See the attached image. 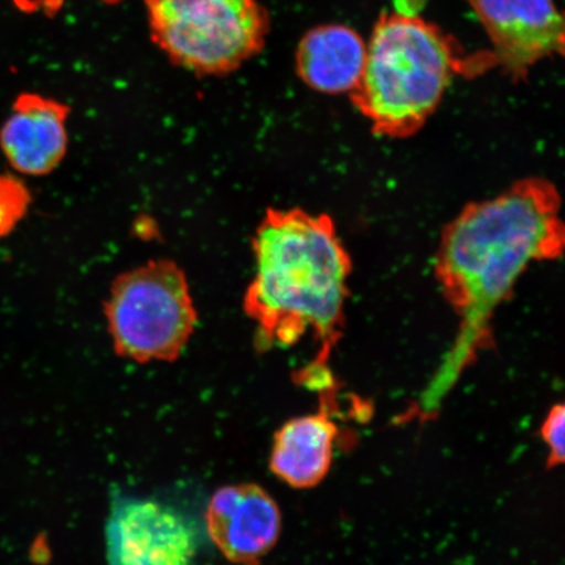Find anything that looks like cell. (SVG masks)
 <instances>
[{"instance_id": "obj_7", "label": "cell", "mask_w": 565, "mask_h": 565, "mask_svg": "<svg viewBox=\"0 0 565 565\" xmlns=\"http://www.w3.org/2000/svg\"><path fill=\"white\" fill-rule=\"evenodd\" d=\"M492 44L498 67L524 81L540 62L563 55L564 20L555 0H466Z\"/></svg>"}, {"instance_id": "obj_2", "label": "cell", "mask_w": 565, "mask_h": 565, "mask_svg": "<svg viewBox=\"0 0 565 565\" xmlns=\"http://www.w3.org/2000/svg\"><path fill=\"white\" fill-rule=\"evenodd\" d=\"M564 249L561 198L551 183L525 180L470 204L444 231L436 275L449 303L471 328L491 317L534 264Z\"/></svg>"}, {"instance_id": "obj_1", "label": "cell", "mask_w": 565, "mask_h": 565, "mask_svg": "<svg viewBox=\"0 0 565 565\" xmlns=\"http://www.w3.org/2000/svg\"><path fill=\"white\" fill-rule=\"evenodd\" d=\"M256 273L244 310L260 349L294 345L312 334L327 366L341 338L351 259L333 221L302 210H270L253 238Z\"/></svg>"}, {"instance_id": "obj_14", "label": "cell", "mask_w": 565, "mask_h": 565, "mask_svg": "<svg viewBox=\"0 0 565 565\" xmlns=\"http://www.w3.org/2000/svg\"><path fill=\"white\" fill-rule=\"evenodd\" d=\"M17 9L30 15H44L54 18L62 10L66 0H12Z\"/></svg>"}, {"instance_id": "obj_8", "label": "cell", "mask_w": 565, "mask_h": 565, "mask_svg": "<svg viewBox=\"0 0 565 565\" xmlns=\"http://www.w3.org/2000/svg\"><path fill=\"white\" fill-rule=\"evenodd\" d=\"M206 525L225 559L235 565H258L279 541L281 513L263 487L227 486L212 494Z\"/></svg>"}, {"instance_id": "obj_9", "label": "cell", "mask_w": 565, "mask_h": 565, "mask_svg": "<svg viewBox=\"0 0 565 565\" xmlns=\"http://www.w3.org/2000/svg\"><path fill=\"white\" fill-rule=\"evenodd\" d=\"M70 106L39 94H21L0 129V150L17 172L52 173L68 147Z\"/></svg>"}, {"instance_id": "obj_12", "label": "cell", "mask_w": 565, "mask_h": 565, "mask_svg": "<svg viewBox=\"0 0 565 565\" xmlns=\"http://www.w3.org/2000/svg\"><path fill=\"white\" fill-rule=\"evenodd\" d=\"M32 195L18 177L0 174V238L10 235L30 210Z\"/></svg>"}, {"instance_id": "obj_5", "label": "cell", "mask_w": 565, "mask_h": 565, "mask_svg": "<svg viewBox=\"0 0 565 565\" xmlns=\"http://www.w3.org/2000/svg\"><path fill=\"white\" fill-rule=\"evenodd\" d=\"M105 317L118 355L138 363L173 362L198 322L186 275L168 259L119 275L105 302Z\"/></svg>"}, {"instance_id": "obj_15", "label": "cell", "mask_w": 565, "mask_h": 565, "mask_svg": "<svg viewBox=\"0 0 565 565\" xmlns=\"http://www.w3.org/2000/svg\"><path fill=\"white\" fill-rule=\"evenodd\" d=\"M100 2L108 6H117L119 3H122L124 0H100Z\"/></svg>"}, {"instance_id": "obj_13", "label": "cell", "mask_w": 565, "mask_h": 565, "mask_svg": "<svg viewBox=\"0 0 565 565\" xmlns=\"http://www.w3.org/2000/svg\"><path fill=\"white\" fill-rule=\"evenodd\" d=\"M543 443L548 449L547 468H557L564 462V433L565 408L564 405L551 407L540 429Z\"/></svg>"}, {"instance_id": "obj_10", "label": "cell", "mask_w": 565, "mask_h": 565, "mask_svg": "<svg viewBox=\"0 0 565 565\" xmlns=\"http://www.w3.org/2000/svg\"><path fill=\"white\" fill-rule=\"evenodd\" d=\"M366 42L343 24H324L302 35L296 49V73L324 95H351L362 79Z\"/></svg>"}, {"instance_id": "obj_11", "label": "cell", "mask_w": 565, "mask_h": 565, "mask_svg": "<svg viewBox=\"0 0 565 565\" xmlns=\"http://www.w3.org/2000/svg\"><path fill=\"white\" fill-rule=\"evenodd\" d=\"M337 437V423L324 408L288 420L274 437L271 471L294 489H313L330 472Z\"/></svg>"}, {"instance_id": "obj_3", "label": "cell", "mask_w": 565, "mask_h": 565, "mask_svg": "<svg viewBox=\"0 0 565 565\" xmlns=\"http://www.w3.org/2000/svg\"><path fill=\"white\" fill-rule=\"evenodd\" d=\"M497 67L491 51L466 52L439 25L412 12H386L373 26L362 79L350 96L374 132L406 138L426 125L457 76Z\"/></svg>"}, {"instance_id": "obj_4", "label": "cell", "mask_w": 565, "mask_h": 565, "mask_svg": "<svg viewBox=\"0 0 565 565\" xmlns=\"http://www.w3.org/2000/svg\"><path fill=\"white\" fill-rule=\"evenodd\" d=\"M151 40L198 76L235 73L263 53L270 17L259 0H145Z\"/></svg>"}, {"instance_id": "obj_6", "label": "cell", "mask_w": 565, "mask_h": 565, "mask_svg": "<svg viewBox=\"0 0 565 565\" xmlns=\"http://www.w3.org/2000/svg\"><path fill=\"white\" fill-rule=\"evenodd\" d=\"M105 548L108 565H192L198 533L173 505L117 491L106 520Z\"/></svg>"}]
</instances>
